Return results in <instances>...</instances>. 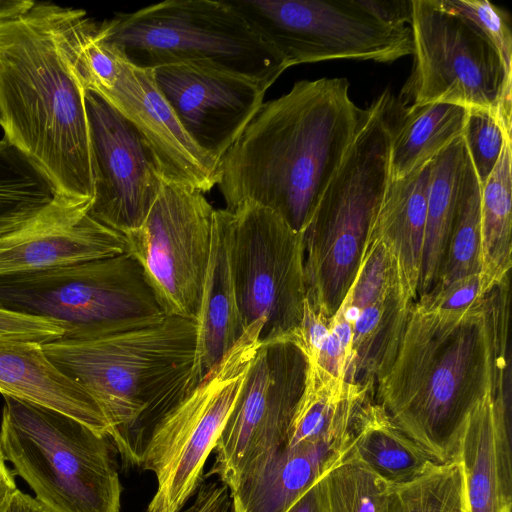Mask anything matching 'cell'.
Masks as SVG:
<instances>
[{"mask_svg":"<svg viewBox=\"0 0 512 512\" xmlns=\"http://www.w3.org/2000/svg\"><path fill=\"white\" fill-rule=\"evenodd\" d=\"M491 357V396L511 412L510 275L494 283L481 301Z\"/></svg>","mask_w":512,"mask_h":512,"instance_id":"obj_32","label":"cell"},{"mask_svg":"<svg viewBox=\"0 0 512 512\" xmlns=\"http://www.w3.org/2000/svg\"><path fill=\"white\" fill-rule=\"evenodd\" d=\"M414 301L395 257L371 234L357 274L328 333L341 350L342 380L375 398L378 382L398 352Z\"/></svg>","mask_w":512,"mask_h":512,"instance_id":"obj_15","label":"cell"},{"mask_svg":"<svg viewBox=\"0 0 512 512\" xmlns=\"http://www.w3.org/2000/svg\"><path fill=\"white\" fill-rule=\"evenodd\" d=\"M97 30L141 68L197 66L251 80L266 91L287 69L228 0H167L117 13Z\"/></svg>","mask_w":512,"mask_h":512,"instance_id":"obj_5","label":"cell"},{"mask_svg":"<svg viewBox=\"0 0 512 512\" xmlns=\"http://www.w3.org/2000/svg\"><path fill=\"white\" fill-rule=\"evenodd\" d=\"M349 85L343 77L301 80L263 102L219 161L226 209L257 204L303 231L364 119Z\"/></svg>","mask_w":512,"mask_h":512,"instance_id":"obj_1","label":"cell"},{"mask_svg":"<svg viewBox=\"0 0 512 512\" xmlns=\"http://www.w3.org/2000/svg\"><path fill=\"white\" fill-rule=\"evenodd\" d=\"M152 71L184 131L219 161L256 115L266 92L251 80L197 66L165 65Z\"/></svg>","mask_w":512,"mask_h":512,"instance_id":"obj_18","label":"cell"},{"mask_svg":"<svg viewBox=\"0 0 512 512\" xmlns=\"http://www.w3.org/2000/svg\"><path fill=\"white\" fill-rule=\"evenodd\" d=\"M307 369L308 357L298 342L261 343L204 478L216 476L231 490L248 471L285 446Z\"/></svg>","mask_w":512,"mask_h":512,"instance_id":"obj_13","label":"cell"},{"mask_svg":"<svg viewBox=\"0 0 512 512\" xmlns=\"http://www.w3.org/2000/svg\"><path fill=\"white\" fill-rule=\"evenodd\" d=\"M196 322L194 363L188 383L191 391L242 336L230 266L228 209H215L209 262Z\"/></svg>","mask_w":512,"mask_h":512,"instance_id":"obj_21","label":"cell"},{"mask_svg":"<svg viewBox=\"0 0 512 512\" xmlns=\"http://www.w3.org/2000/svg\"><path fill=\"white\" fill-rule=\"evenodd\" d=\"M195 346V320L176 316L99 338L42 343L48 359L96 400L131 465L154 425L188 393Z\"/></svg>","mask_w":512,"mask_h":512,"instance_id":"obj_4","label":"cell"},{"mask_svg":"<svg viewBox=\"0 0 512 512\" xmlns=\"http://www.w3.org/2000/svg\"><path fill=\"white\" fill-rule=\"evenodd\" d=\"M0 307L55 321L67 340L126 332L165 317L141 266L127 253L1 276Z\"/></svg>","mask_w":512,"mask_h":512,"instance_id":"obj_8","label":"cell"},{"mask_svg":"<svg viewBox=\"0 0 512 512\" xmlns=\"http://www.w3.org/2000/svg\"><path fill=\"white\" fill-rule=\"evenodd\" d=\"M214 210L204 193L164 181L143 223L123 234L165 316L196 319Z\"/></svg>","mask_w":512,"mask_h":512,"instance_id":"obj_14","label":"cell"},{"mask_svg":"<svg viewBox=\"0 0 512 512\" xmlns=\"http://www.w3.org/2000/svg\"><path fill=\"white\" fill-rule=\"evenodd\" d=\"M350 446L325 443L283 446L229 490L230 511L286 512L308 488L344 459Z\"/></svg>","mask_w":512,"mask_h":512,"instance_id":"obj_22","label":"cell"},{"mask_svg":"<svg viewBox=\"0 0 512 512\" xmlns=\"http://www.w3.org/2000/svg\"><path fill=\"white\" fill-rule=\"evenodd\" d=\"M86 90L55 38L47 2L0 24V127L55 192L93 198Z\"/></svg>","mask_w":512,"mask_h":512,"instance_id":"obj_2","label":"cell"},{"mask_svg":"<svg viewBox=\"0 0 512 512\" xmlns=\"http://www.w3.org/2000/svg\"><path fill=\"white\" fill-rule=\"evenodd\" d=\"M466 159L465 142L460 136L432 160L416 300L429 293L439 278L458 206Z\"/></svg>","mask_w":512,"mask_h":512,"instance_id":"obj_24","label":"cell"},{"mask_svg":"<svg viewBox=\"0 0 512 512\" xmlns=\"http://www.w3.org/2000/svg\"><path fill=\"white\" fill-rule=\"evenodd\" d=\"M34 5L30 0H0V24L25 15Z\"/></svg>","mask_w":512,"mask_h":512,"instance_id":"obj_41","label":"cell"},{"mask_svg":"<svg viewBox=\"0 0 512 512\" xmlns=\"http://www.w3.org/2000/svg\"><path fill=\"white\" fill-rule=\"evenodd\" d=\"M480 207L481 184L467 153L458 206L439 278L434 287L482 274Z\"/></svg>","mask_w":512,"mask_h":512,"instance_id":"obj_29","label":"cell"},{"mask_svg":"<svg viewBox=\"0 0 512 512\" xmlns=\"http://www.w3.org/2000/svg\"><path fill=\"white\" fill-rule=\"evenodd\" d=\"M17 489L14 473L8 467L6 460L0 452V512H5L10 499Z\"/></svg>","mask_w":512,"mask_h":512,"instance_id":"obj_40","label":"cell"},{"mask_svg":"<svg viewBox=\"0 0 512 512\" xmlns=\"http://www.w3.org/2000/svg\"><path fill=\"white\" fill-rule=\"evenodd\" d=\"M230 266L242 323L264 319L261 343L300 328L306 285L302 233L253 203L229 210Z\"/></svg>","mask_w":512,"mask_h":512,"instance_id":"obj_12","label":"cell"},{"mask_svg":"<svg viewBox=\"0 0 512 512\" xmlns=\"http://www.w3.org/2000/svg\"><path fill=\"white\" fill-rule=\"evenodd\" d=\"M56 195L47 176L5 138L0 140V227Z\"/></svg>","mask_w":512,"mask_h":512,"instance_id":"obj_30","label":"cell"},{"mask_svg":"<svg viewBox=\"0 0 512 512\" xmlns=\"http://www.w3.org/2000/svg\"><path fill=\"white\" fill-rule=\"evenodd\" d=\"M230 508V492L226 485L219 481H202L193 503L184 512H230Z\"/></svg>","mask_w":512,"mask_h":512,"instance_id":"obj_38","label":"cell"},{"mask_svg":"<svg viewBox=\"0 0 512 512\" xmlns=\"http://www.w3.org/2000/svg\"><path fill=\"white\" fill-rule=\"evenodd\" d=\"M431 164L432 160L403 178L390 179L372 230L395 257L414 302L421 276Z\"/></svg>","mask_w":512,"mask_h":512,"instance_id":"obj_23","label":"cell"},{"mask_svg":"<svg viewBox=\"0 0 512 512\" xmlns=\"http://www.w3.org/2000/svg\"><path fill=\"white\" fill-rule=\"evenodd\" d=\"M93 171L90 214L125 234L145 220L164 182L136 128L103 98L85 93Z\"/></svg>","mask_w":512,"mask_h":512,"instance_id":"obj_16","label":"cell"},{"mask_svg":"<svg viewBox=\"0 0 512 512\" xmlns=\"http://www.w3.org/2000/svg\"><path fill=\"white\" fill-rule=\"evenodd\" d=\"M5 512H47L46 509L33 497L19 489L13 494Z\"/></svg>","mask_w":512,"mask_h":512,"instance_id":"obj_42","label":"cell"},{"mask_svg":"<svg viewBox=\"0 0 512 512\" xmlns=\"http://www.w3.org/2000/svg\"><path fill=\"white\" fill-rule=\"evenodd\" d=\"M470 22L494 47L505 71L512 76V32L507 12L486 0H440Z\"/></svg>","mask_w":512,"mask_h":512,"instance_id":"obj_34","label":"cell"},{"mask_svg":"<svg viewBox=\"0 0 512 512\" xmlns=\"http://www.w3.org/2000/svg\"><path fill=\"white\" fill-rule=\"evenodd\" d=\"M511 413L491 392L469 412L459 439L469 512L512 511Z\"/></svg>","mask_w":512,"mask_h":512,"instance_id":"obj_19","label":"cell"},{"mask_svg":"<svg viewBox=\"0 0 512 512\" xmlns=\"http://www.w3.org/2000/svg\"><path fill=\"white\" fill-rule=\"evenodd\" d=\"M488 392L491 357L481 302L459 312L413 303L375 402L432 460L444 463L456 457L465 420Z\"/></svg>","mask_w":512,"mask_h":512,"instance_id":"obj_3","label":"cell"},{"mask_svg":"<svg viewBox=\"0 0 512 512\" xmlns=\"http://www.w3.org/2000/svg\"><path fill=\"white\" fill-rule=\"evenodd\" d=\"M386 512H469L459 458L430 461L411 479L389 482Z\"/></svg>","mask_w":512,"mask_h":512,"instance_id":"obj_28","label":"cell"},{"mask_svg":"<svg viewBox=\"0 0 512 512\" xmlns=\"http://www.w3.org/2000/svg\"><path fill=\"white\" fill-rule=\"evenodd\" d=\"M350 451L391 483L411 479L434 461L374 399L363 404L355 419Z\"/></svg>","mask_w":512,"mask_h":512,"instance_id":"obj_26","label":"cell"},{"mask_svg":"<svg viewBox=\"0 0 512 512\" xmlns=\"http://www.w3.org/2000/svg\"><path fill=\"white\" fill-rule=\"evenodd\" d=\"M0 392L63 413L100 434L111 435L96 400L48 359L42 343L0 339Z\"/></svg>","mask_w":512,"mask_h":512,"instance_id":"obj_20","label":"cell"},{"mask_svg":"<svg viewBox=\"0 0 512 512\" xmlns=\"http://www.w3.org/2000/svg\"><path fill=\"white\" fill-rule=\"evenodd\" d=\"M286 68L333 59L391 63L412 55L410 26H388L353 0H228Z\"/></svg>","mask_w":512,"mask_h":512,"instance_id":"obj_11","label":"cell"},{"mask_svg":"<svg viewBox=\"0 0 512 512\" xmlns=\"http://www.w3.org/2000/svg\"><path fill=\"white\" fill-rule=\"evenodd\" d=\"M0 452L47 512H120L113 440L63 413L4 396Z\"/></svg>","mask_w":512,"mask_h":512,"instance_id":"obj_6","label":"cell"},{"mask_svg":"<svg viewBox=\"0 0 512 512\" xmlns=\"http://www.w3.org/2000/svg\"><path fill=\"white\" fill-rule=\"evenodd\" d=\"M413 67L403 107L450 103L492 112L511 138L512 76L489 41L440 0H411Z\"/></svg>","mask_w":512,"mask_h":512,"instance_id":"obj_10","label":"cell"},{"mask_svg":"<svg viewBox=\"0 0 512 512\" xmlns=\"http://www.w3.org/2000/svg\"><path fill=\"white\" fill-rule=\"evenodd\" d=\"M355 5L375 20L394 27L410 26L411 0H353Z\"/></svg>","mask_w":512,"mask_h":512,"instance_id":"obj_37","label":"cell"},{"mask_svg":"<svg viewBox=\"0 0 512 512\" xmlns=\"http://www.w3.org/2000/svg\"><path fill=\"white\" fill-rule=\"evenodd\" d=\"M492 285L483 274L471 275L434 287L414 304L425 311H464L478 305Z\"/></svg>","mask_w":512,"mask_h":512,"instance_id":"obj_35","label":"cell"},{"mask_svg":"<svg viewBox=\"0 0 512 512\" xmlns=\"http://www.w3.org/2000/svg\"><path fill=\"white\" fill-rule=\"evenodd\" d=\"M264 324L258 319L247 326L236 344L151 429L137 465L157 479L146 512H180L196 493L261 345Z\"/></svg>","mask_w":512,"mask_h":512,"instance_id":"obj_9","label":"cell"},{"mask_svg":"<svg viewBox=\"0 0 512 512\" xmlns=\"http://www.w3.org/2000/svg\"><path fill=\"white\" fill-rule=\"evenodd\" d=\"M321 479L308 488L286 512H328Z\"/></svg>","mask_w":512,"mask_h":512,"instance_id":"obj_39","label":"cell"},{"mask_svg":"<svg viewBox=\"0 0 512 512\" xmlns=\"http://www.w3.org/2000/svg\"><path fill=\"white\" fill-rule=\"evenodd\" d=\"M468 108L450 103L404 107L391 143L390 179H400L433 160L462 136Z\"/></svg>","mask_w":512,"mask_h":512,"instance_id":"obj_25","label":"cell"},{"mask_svg":"<svg viewBox=\"0 0 512 512\" xmlns=\"http://www.w3.org/2000/svg\"><path fill=\"white\" fill-rule=\"evenodd\" d=\"M512 140L481 185V263L489 284L510 275L512 266Z\"/></svg>","mask_w":512,"mask_h":512,"instance_id":"obj_27","label":"cell"},{"mask_svg":"<svg viewBox=\"0 0 512 512\" xmlns=\"http://www.w3.org/2000/svg\"><path fill=\"white\" fill-rule=\"evenodd\" d=\"M92 199L57 194L0 227V277L38 272L126 253L122 233L90 214Z\"/></svg>","mask_w":512,"mask_h":512,"instance_id":"obj_17","label":"cell"},{"mask_svg":"<svg viewBox=\"0 0 512 512\" xmlns=\"http://www.w3.org/2000/svg\"><path fill=\"white\" fill-rule=\"evenodd\" d=\"M63 334L62 327L55 321L0 307V339L46 343L62 338Z\"/></svg>","mask_w":512,"mask_h":512,"instance_id":"obj_36","label":"cell"},{"mask_svg":"<svg viewBox=\"0 0 512 512\" xmlns=\"http://www.w3.org/2000/svg\"><path fill=\"white\" fill-rule=\"evenodd\" d=\"M462 137L469 159L481 185L493 171L507 137L496 116L487 110L470 108Z\"/></svg>","mask_w":512,"mask_h":512,"instance_id":"obj_33","label":"cell"},{"mask_svg":"<svg viewBox=\"0 0 512 512\" xmlns=\"http://www.w3.org/2000/svg\"><path fill=\"white\" fill-rule=\"evenodd\" d=\"M57 43L86 91L125 117L152 151L165 182L202 193L218 182L219 160L187 135L155 82L152 69L129 62L98 34L84 10L58 8L52 19Z\"/></svg>","mask_w":512,"mask_h":512,"instance_id":"obj_7","label":"cell"},{"mask_svg":"<svg viewBox=\"0 0 512 512\" xmlns=\"http://www.w3.org/2000/svg\"><path fill=\"white\" fill-rule=\"evenodd\" d=\"M321 482L328 512H386L389 482L350 450Z\"/></svg>","mask_w":512,"mask_h":512,"instance_id":"obj_31","label":"cell"}]
</instances>
